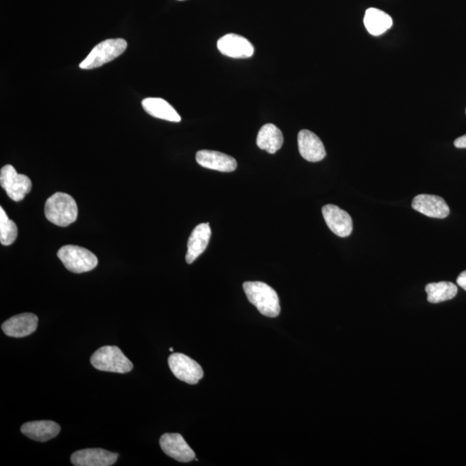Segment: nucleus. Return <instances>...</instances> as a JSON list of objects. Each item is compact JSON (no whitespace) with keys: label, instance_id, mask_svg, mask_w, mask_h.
Returning a JSON list of instances; mask_svg holds the SVG:
<instances>
[{"label":"nucleus","instance_id":"nucleus-23","mask_svg":"<svg viewBox=\"0 0 466 466\" xmlns=\"http://www.w3.org/2000/svg\"><path fill=\"white\" fill-rule=\"evenodd\" d=\"M454 146L458 148V149H466V134L457 138L454 141Z\"/></svg>","mask_w":466,"mask_h":466},{"label":"nucleus","instance_id":"nucleus-1","mask_svg":"<svg viewBox=\"0 0 466 466\" xmlns=\"http://www.w3.org/2000/svg\"><path fill=\"white\" fill-rule=\"evenodd\" d=\"M249 301L264 316L275 318L281 312L278 294L262 282H246L243 285Z\"/></svg>","mask_w":466,"mask_h":466},{"label":"nucleus","instance_id":"nucleus-14","mask_svg":"<svg viewBox=\"0 0 466 466\" xmlns=\"http://www.w3.org/2000/svg\"><path fill=\"white\" fill-rule=\"evenodd\" d=\"M37 325L38 318L36 314L25 313L18 314L4 322L2 330L7 336L23 337L36 331Z\"/></svg>","mask_w":466,"mask_h":466},{"label":"nucleus","instance_id":"nucleus-15","mask_svg":"<svg viewBox=\"0 0 466 466\" xmlns=\"http://www.w3.org/2000/svg\"><path fill=\"white\" fill-rule=\"evenodd\" d=\"M196 162L203 168L220 171V172H232L238 167V163L231 155L215 150L198 151Z\"/></svg>","mask_w":466,"mask_h":466},{"label":"nucleus","instance_id":"nucleus-22","mask_svg":"<svg viewBox=\"0 0 466 466\" xmlns=\"http://www.w3.org/2000/svg\"><path fill=\"white\" fill-rule=\"evenodd\" d=\"M18 237V227L7 216L5 210L0 208V242L3 246H11Z\"/></svg>","mask_w":466,"mask_h":466},{"label":"nucleus","instance_id":"nucleus-27","mask_svg":"<svg viewBox=\"0 0 466 466\" xmlns=\"http://www.w3.org/2000/svg\"><path fill=\"white\" fill-rule=\"evenodd\" d=\"M465 114H466V110H465Z\"/></svg>","mask_w":466,"mask_h":466},{"label":"nucleus","instance_id":"nucleus-2","mask_svg":"<svg viewBox=\"0 0 466 466\" xmlns=\"http://www.w3.org/2000/svg\"><path fill=\"white\" fill-rule=\"evenodd\" d=\"M45 216L50 222L65 227L75 222L78 216L77 204L68 193H56L47 200Z\"/></svg>","mask_w":466,"mask_h":466},{"label":"nucleus","instance_id":"nucleus-18","mask_svg":"<svg viewBox=\"0 0 466 466\" xmlns=\"http://www.w3.org/2000/svg\"><path fill=\"white\" fill-rule=\"evenodd\" d=\"M142 106L148 114L154 118L167 120L170 122H180L181 116L165 100L161 98H146L142 101Z\"/></svg>","mask_w":466,"mask_h":466},{"label":"nucleus","instance_id":"nucleus-26","mask_svg":"<svg viewBox=\"0 0 466 466\" xmlns=\"http://www.w3.org/2000/svg\"><path fill=\"white\" fill-rule=\"evenodd\" d=\"M178 1H184V0H178Z\"/></svg>","mask_w":466,"mask_h":466},{"label":"nucleus","instance_id":"nucleus-6","mask_svg":"<svg viewBox=\"0 0 466 466\" xmlns=\"http://www.w3.org/2000/svg\"><path fill=\"white\" fill-rule=\"evenodd\" d=\"M0 184L8 197L14 201L25 199L26 194L32 189L30 179L25 174H18L10 165L4 166L0 171Z\"/></svg>","mask_w":466,"mask_h":466},{"label":"nucleus","instance_id":"nucleus-21","mask_svg":"<svg viewBox=\"0 0 466 466\" xmlns=\"http://www.w3.org/2000/svg\"><path fill=\"white\" fill-rule=\"evenodd\" d=\"M427 301L430 303H440L452 300L458 294V287L450 282L429 283L426 286Z\"/></svg>","mask_w":466,"mask_h":466},{"label":"nucleus","instance_id":"nucleus-12","mask_svg":"<svg viewBox=\"0 0 466 466\" xmlns=\"http://www.w3.org/2000/svg\"><path fill=\"white\" fill-rule=\"evenodd\" d=\"M412 208L415 211L434 219H445L450 215V208L445 200L431 194H419L414 197Z\"/></svg>","mask_w":466,"mask_h":466},{"label":"nucleus","instance_id":"nucleus-9","mask_svg":"<svg viewBox=\"0 0 466 466\" xmlns=\"http://www.w3.org/2000/svg\"><path fill=\"white\" fill-rule=\"evenodd\" d=\"M160 446L167 455L181 463H188L196 458V453L181 434H163L160 438Z\"/></svg>","mask_w":466,"mask_h":466},{"label":"nucleus","instance_id":"nucleus-4","mask_svg":"<svg viewBox=\"0 0 466 466\" xmlns=\"http://www.w3.org/2000/svg\"><path fill=\"white\" fill-rule=\"evenodd\" d=\"M127 49V42L121 38L108 39L100 42L80 64L81 69H95L121 56Z\"/></svg>","mask_w":466,"mask_h":466},{"label":"nucleus","instance_id":"nucleus-5","mask_svg":"<svg viewBox=\"0 0 466 466\" xmlns=\"http://www.w3.org/2000/svg\"><path fill=\"white\" fill-rule=\"evenodd\" d=\"M66 269L80 274L91 271L98 265V258L90 251L76 246H62L57 253Z\"/></svg>","mask_w":466,"mask_h":466},{"label":"nucleus","instance_id":"nucleus-7","mask_svg":"<svg viewBox=\"0 0 466 466\" xmlns=\"http://www.w3.org/2000/svg\"><path fill=\"white\" fill-rule=\"evenodd\" d=\"M169 365L173 374L182 382L196 384L203 378L204 372L201 365L191 357L181 353H173L170 355Z\"/></svg>","mask_w":466,"mask_h":466},{"label":"nucleus","instance_id":"nucleus-13","mask_svg":"<svg viewBox=\"0 0 466 466\" xmlns=\"http://www.w3.org/2000/svg\"><path fill=\"white\" fill-rule=\"evenodd\" d=\"M298 148L301 157L311 162L323 160L326 155L323 143L317 135L309 130L299 132Z\"/></svg>","mask_w":466,"mask_h":466},{"label":"nucleus","instance_id":"nucleus-8","mask_svg":"<svg viewBox=\"0 0 466 466\" xmlns=\"http://www.w3.org/2000/svg\"><path fill=\"white\" fill-rule=\"evenodd\" d=\"M326 225L334 234L345 238L351 235L353 229L352 217L337 205L328 204L322 208Z\"/></svg>","mask_w":466,"mask_h":466},{"label":"nucleus","instance_id":"nucleus-3","mask_svg":"<svg viewBox=\"0 0 466 466\" xmlns=\"http://www.w3.org/2000/svg\"><path fill=\"white\" fill-rule=\"evenodd\" d=\"M91 364L97 370L121 374L133 369V364L124 356L121 350L112 345L97 350L91 357Z\"/></svg>","mask_w":466,"mask_h":466},{"label":"nucleus","instance_id":"nucleus-25","mask_svg":"<svg viewBox=\"0 0 466 466\" xmlns=\"http://www.w3.org/2000/svg\"><path fill=\"white\" fill-rule=\"evenodd\" d=\"M169 351H170V352H173V351H174V349H173V348H170V349H169Z\"/></svg>","mask_w":466,"mask_h":466},{"label":"nucleus","instance_id":"nucleus-24","mask_svg":"<svg viewBox=\"0 0 466 466\" xmlns=\"http://www.w3.org/2000/svg\"><path fill=\"white\" fill-rule=\"evenodd\" d=\"M457 283L458 286H460L462 289L466 291V270L462 272V273L458 275Z\"/></svg>","mask_w":466,"mask_h":466},{"label":"nucleus","instance_id":"nucleus-16","mask_svg":"<svg viewBox=\"0 0 466 466\" xmlns=\"http://www.w3.org/2000/svg\"><path fill=\"white\" fill-rule=\"evenodd\" d=\"M212 236L209 223L198 225L193 229L188 242V252L186 255V263L191 264L203 253L207 249Z\"/></svg>","mask_w":466,"mask_h":466},{"label":"nucleus","instance_id":"nucleus-17","mask_svg":"<svg viewBox=\"0 0 466 466\" xmlns=\"http://www.w3.org/2000/svg\"><path fill=\"white\" fill-rule=\"evenodd\" d=\"M61 426L52 421L30 422L23 424L21 432L31 440L46 442L52 440L60 433Z\"/></svg>","mask_w":466,"mask_h":466},{"label":"nucleus","instance_id":"nucleus-19","mask_svg":"<svg viewBox=\"0 0 466 466\" xmlns=\"http://www.w3.org/2000/svg\"><path fill=\"white\" fill-rule=\"evenodd\" d=\"M364 23L368 32L372 36H380L386 33L393 25V20L390 15L376 8H369L365 11Z\"/></svg>","mask_w":466,"mask_h":466},{"label":"nucleus","instance_id":"nucleus-20","mask_svg":"<svg viewBox=\"0 0 466 466\" xmlns=\"http://www.w3.org/2000/svg\"><path fill=\"white\" fill-rule=\"evenodd\" d=\"M256 145L268 153L275 154L283 145V135L281 130L273 124H267L260 129Z\"/></svg>","mask_w":466,"mask_h":466},{"label":"nucleus","instance_id":"nucleus-10","mask_svg":"<svg viewBox=\"0 0 466 466\" xmlns=\"http://www.w3.org/2000/svg\"><path fill=\"white\" fill-rule=\"evenodd\" d=\"M217 49L225 56L249 58L253 56L254 47L246 38L236 34H227L217 42Z\"/></svg>","mask_w":466,"mask_h":466},{"label":"nucleus","instance_id":"nucleus-11","mask_svg":"<svg viewBox=\"0 0 466 466\" xmlns=\"http://www.w3.org/2000/svg\"><path fill=\"white\" fill-rule=\"evenodd\" d=\"M119 454L101 448H88L77 450L71 456V462L76 466H111L116 463Z\"/></svg>","mask_w":466,"mask_h":466}]
</instances>
